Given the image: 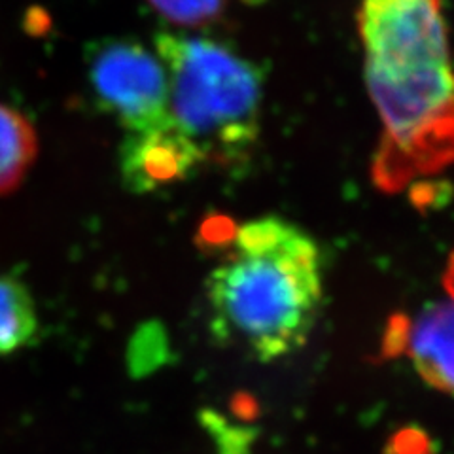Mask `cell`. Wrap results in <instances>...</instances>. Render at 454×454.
I'll list each match as a JSON object with an SVG mask.
<instances>
[{
	"label": "cell",
	"mask_w": 454,
	"mask_h": 454,
	"mask_svg": "<svg viewBox=\"0 0 454 454\" xmlns=\"http://www.w3.org/2000/svg\"><path fill=\"white\" fill-rule=\"evenodd\" d=\"M365 83L392 148L409 167L454 158V67L449 42L365 55ZM407 167V173H409Z\"/></svg>",
	"instance_id": "obj_3"
},
{
	"label": "cell",
	"mask_w": 454,
	"mask_h": 454,
	"mask_svg": "<svg viewBox=\"0 0 454 454\" xmlns=\"http://www.w3.org/2000/svg\"><path fill=\"white\" fill-rule=\"evenodd\" d=\"M409 354L430 387L454 395V303L422 312L409 333Z\"/></svg>",
	"instance_id": "obj_6"
},
{
	"label": "cell",
	"mask_w": 454,
	"mask_h": 454,
	"mask_svg": "<svg viewBox=\"0 0 454 454\" xmlns=\"http://www.w3.org/2000/svg\"><path fill=\"white\" fill-rule=\"evenodd\" d=\"M38 155V137L21 112L0 103V195L21 186Z\"/></svg>",
	"instance_id": "obj_7"
},
{
	"label": "cell",
	"mask_w": 454,
	"mask_h": 454,
	"mask_svg": "<svg viewBox=\"0 0 454 454\" xmlns=\"http://www.w3.org/2000/svg\"><path fill=\"white\" fill-rule=\"evenodd\" d=\"M38 312L33 295L18 278L0 277V356L33 343Z\"/></svg>",
	"instance_id": "obj_8"
},
{
	"label": "cell",
	"mask_w": 454,
	"mask_h": 454,
	"mask_svg": "<svg viewBox=\"0 0 454 454\" xmlns=\"http://www.w3.org/2000/svg\"><path fill=\"white\" fill-rule=\"evenodd\" d=\"M203 163L201 150L173 120L129 133L121 146L123 184L138 195L188 180Z\"/></svg>",
	"instance_id": "obj_5"
},
{
	"label": "cell",
	"mask_w": 454,
	"mask_h": 454,
	"mask_svg": "<svg viewBox=\"0 0 454 454\" xmlns=\"http://www.w3.org/2000/svg\"><path fill=\"white\" fill-rule=\"evenodd\" d=\"M155 51L168 76V116L205 155L243 161L260 133L262 73L216 40L163 33Z\"/></svg>",
	"instance_id": "obj_2"
},
{
	"label": "cell",
	"mask_w": 454,
	"mask_h": 454,
	"mask_svg": "<svg viewBox=\"0 0 454 454\" xmlns=\"http://www.w3.org/2000/svg\"><path fill=\"white\" fill-rule=\"evenodd\" d=\"M320 250L278 216L239 225L207 294L220 333L271 362L301 348L322 303Z\"/></svg>",
	"instance_id": "obj_1"
},
{
	"label": "cell",
	"mask_w": 454,
	"mask_h": 454,
	"mask_svg": "<svg viewBox=\"0 0 454 454\" xmlns=\"http://www.w3.org/2000/svg\"><path fill=\"white\" fill-rule=\"evenodd\" d=\"M445 282H447V286H449L450 294L454 295V255H452V260H450V265H449V271H447Z\"/></svg>",
	"instance_id": "obj_11"
},
{
	"label": "cell",
	"mask_w": 454,
	"mask_h": 454,
	"mask_svg": "<svg viewBox=\"0 0 454 454\" xmlns=\"http://www.w3.org/2000/svg\"><path fill=\"white\" fill-rule=\"evenodd\" d=\"M150 4L168 21L195 27L218 18L225 0H150Z\"/></svg>",
	"instance_id": "obj_9"
},
{
	"label": "cell",
	"mask_w": 454,
	"mask_h": 454,
	"mask_svg": "<svg viewBox=\"0 0 454 454\" xmlns=\"http://www.w3.org/2000/svg\"><path fill=\"white\" fill-rule=\"evenodd\" d=\"M388 454H434L432 442L420 428H405L397 432L387 449Z\"/></svg>",
	"instance_id": "obj_10"
},
{
	"label": "cell",
	"mask_w": 454,
	"mask_h": 454,
	"mask_svg": "<svg viewBox=\"0 0 454 454\" xmlns=\"http://www.w3.org/2000/svg\"><path fill=\"white\" fill-rule=\"evenodd\" d=\"M91 88L129 133L170 120L168 76L158 53L138 42L106 40L90 55Z\"/></svg>",
	"instance_id": "obj_4"
}]
</instances>
